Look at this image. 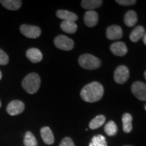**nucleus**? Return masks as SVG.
Segmentation results:
<instances>
[{
    "instance_id": "nucleus-21",
    "label": "nucleus",
    "mask_w": 146,
    "mask_h": 146,
    "mask_svg": "<svg viewBox=\"0 0 146 146\" xmlns=\"http://www.w3.org/2000/svg\"><path fill=\"white\" fill-rule=\"evenodd\" d=\"M106 117L104 115H98L95 117L89 123V128L91 129H96L104 124Z\"/></svg>"
},
{
    "instance_id": "nucleus-15",
    "label": "nucleus",
    "mask_w": 146,
    "mask_h": 146,
    "mask_svg": "<svg viewBox=\"0 0 146 146\" xmlns=\"http://www.w3.org/2000/svg\"><path fill=\"white\" fill-rule=\"evenodd\" d=\"M60 28L64 32L68 34L75 33L77 31V25L75 22L72 21H62L60 24Z\"/></svg>"
},
{
    "instance_id": "nucleus-9",
    "label": "nucleus",
    "mask_w": 146,
    "mask_h": 146,
    "mask_svg": "<svg viewBox=\"0 0 146 146\" xmlns=\"http://www.w3.org/2000/svg\"><path fill=\"white\" fill-rule=\"evenodd\" d=\"M106 36L110 40L120 39L123 36V30L118 25H112L108 27Z\"/></svg>"
},
{
    "instance_id": "nucleus-3",
    "label": "nucleus",
    "mask_w": 146,
    "mask_h": 146,
    "mask_svg": "<svg viewBox=\"0 0 146 146\" xmlns=\"http://www.w3.org/2000/svg\"><path fill=\"white\" fill-rule=\"evenodd\" d=\"M78 64L82 68L87 70H96L101 66L102 62L99 58L93 55L85 54L78 58Z\"/></svg>"
},
{
    "instance_id": "nucleus-19",
    "label": "nucleus",
    "mask_w": 146,
    "mask_h": 146,
    "mask_svg": "<svg viewBox=\"0 0 146 146\" xmlns=\"http://www.w3.org/2000/svg\"><path fill=\"white\" fill-rule=\"evenodd\" d=\"M132 120L133 117L130 114L125 113L123 114V118H122V121H123V129L125 133H129L131 132L133 129Z\"/></svg>"
},
{
    "instance_id": "nucleus-8",
    "label": "nucleus",
    "mask_w": 146,
    "mask_h": 146,
    "mask_svg": "<svg viewBox=\"0 0 146 146\" xmlns=\"http://www.w3.org/2000/svg\"><path fill=\"white\" fill-rule=\"evenodd\" d=\"M25 106L23 102L20 100H13L7 107V112L11 116H16L21 114L25 110Z\"/></svg>"
},
{
    "instance_id": "nucleus-28",
    "label": "nucleus",
    "mask_w": 146,
    "mask_h": 146,
    "mask_svg": "<svg viewBox=\"0 0 146 146\" xmlns=\"http://www.w3.org/2000/svg\"><path fill=\"white\" fill-rule=\"evenodd\" d=\"M143 43H144V44L146 45V33L143 36Z\"/></svg>"
},
{
    "instance_id": "nucleus-14",
    "label": "nucleus",
    "mask_w": 146,
    "mask_h": 146,
    "mask_svg": "<svg viewBox=\"0 0 146 146\" xmlns=\"http://www.w3.org/2000/svg\"><path fill=\"white\" fill-rule=\"evenodd\" d=\"M56 16L58 18L63 20V21L75 22L78 20V16L76 14L69 12L68 10H58L56 12Z\"/></svg>"
},
{
    "instance_id": "nucleus-1",
    "label": "nucleus",
    "mask_w": 146,
    "mask_h": 146,
    "mask_svg": "<svg viewBox=\"0 0 146 146\" xmlns=\"http://www.w3.org/2000/svg\"><path fill=\"white\" fill-rule=\"evenodd\" d=\"M104 92V89L102 84L98 82H92L82 89L81 98L85 102L94 103L102 99Z\"/></svg>"
},
{
    "instance_id": "nucleus-32",
    "label": "nucleus",
    "mask_w": 146,
    "mask_h": 146,
    "mask_svg": "<svg viewBox=\"0 0 146 146\" xmlns=\"http://www.w3.org/2000/svg\"><path fill=\"white\" fill-rule=\"evenodd\" d=\"M124 146H133V145H124Z\"/></svg>"
},
{
    "instance_id": "nucleus-6",
    "label": "nucleus",
    "mask_w": 146,
    "mask_h": 146,
    "mask_svg": "<svg viewBox=\"0 0 146 146\" xmlns=\"http://www.w3.org/2000/svg\"><path fill=\"white\" fill-rule=\"evenodd\" d=\"M131 91L138 100L146 101V84L141 81H136L131 86Z\"/></svg>"
},
{
    "instance_id": "nucleus-25",
    "label": "nucleus",
    "mask_w": 146,
    "mask_h": 146,
    "mask_svg": "<svg viewBox=\"0 0 146 146\" xmlns=\"http://www.w3.org/2000/svg\"><path fill=\"white\" fill-rule=\"evenodd\" d=\"M9 62V57L8 54L0 49V65H6Z\"/></svg>"
},
{
    "instance_id": "nucleus-23",
    "label": "nucleus",
    "mask_w": 146,
    "mask_h": 146,
    "mask_svg": "<svg viewBox=\"0 0 146 146\" xmlns=\"http://www.w3.org/2000/svg\"><path fill=\"white\" fill-rule=\"evenodd\" d=\"M104 131L108 136H114L117 133L118 127L114 121L110 120L105 125Z\"/></svg>"
},
{
    "instance_id": "nucleus-20",
    "label": "nucleus",
    "mask_w": 146,
    "mask_h": 146,
    "mask_svg": "<svg viewBox=\"0 0 146 146\" xmlns=\"http://www.w3.org/2000/svg\"><path fill=\"white\" fill-rule=\"evenodd\" d=\"M103 3L102 0H83L81 1V6L84 9L89 10H94L98 8Z\"/></svg>"
},
{
    "instance_id": "nucleus-18",
    "label": "nucleus",
    "mask_w": 146,
    "mask_h": 146,
    "mask_svg": "<svg viewBox=\"0 0 146 146\" xmlns=\"http://www.w3.org/2000/svg\"><path fill=\"white\" fill-rule=\"evenodd\" d=\"M125 24L129 27H132L137 22V16L136 12L133 10L128 11L124 17Z\"/></svg>"
},
{
    "instance_id": "nucleus-17",
    "label": "nucleus",
    "mask_w": 146,
    "mask_h": 146,
    "mask_svg": "<svg viewBox=\"0 0 146 146\" xmlns=\"http://www.w3.org/2000/svg\"><path fill=\"white\" fill-rule=\"evenodd\" d=\"M144 35H145V29L142 26H137L132 31L129 37L131 41L135 43L143 37Z\"/></svg>"
},
{
    "instance_id": "nucleus-5",
    "label": "nucleus",
    "mask_w": 146,
    "mask_h": 146,
    "mask_svg": "<svg viewBox=\"0 0 146 146\" xmlns=\"http://www.w3.org/2000/svg\"><path fill=\"white\" fill-rule=\"evenodd\" d=\"M21 33L31 39H36L41 34V30L39 27L29 25H23L20 27Z\"/></svg>"
},
{
    "instance_id": "nucleus-2",
    "label": "nucleus",
    "mask_w": 146,
    "mask_h": 146,
    "mask_svg": "<svg viewBox=\"0 0 146 146\" xmlns=\"http://www.w3.org/2000/svg\"><path fill=\"white\" fill-rule=\"evenodd\" d=\"M41 85V78L37 73L32 72L24 78L22 81V86L25 91L29 94H34L39 89Z\"/></svg>"
},
{
    "instance_id": "nucleus-13",
    "label": "nucleus",
    "mask_w": 146,
    "mask_h": 146,
    "mask_svg": "<svg viewBox=\"0 0 146 146\" xmlns=\"http://www.w3.org/2000/svg\"><path fill=\"white\" fill-rule=\"evenodd\" d=\"M41 136L43 141L47 145H52L54 143V137L50 127H44L41 129Z\"/></svg>"
},
{
    "instance_id": "nucleus-10",
    "label": "nucleus",
    "mask_w": 146,
    "mask_h": 146,
    "mask_svg": "<svg viewBox=\"0 0 146 146\" xmlns=\"http://www.w3.org/2000/svg\"><path fill=\"white\" fill-rule=\"evenodd\" d=\"M99 21L98 14L94 10H89L85 12L84 16V22L89 27H95Z\"/></svg>"
},
{
    "instance_id": "nucleus-29",
    "label": "nucleus",
    "mask_w": 146,
    "mask_h": 146,
    "mask_svg": "<svg viewBox=\"0 0 146 146\" xmlns=\"http://www.w3.org/2000/svg\"><path fill=\"white\" fill-rule=\"evenodd\" d=\"M1 77H2V74H1V71H0V80L1 79Z\"/></svg>"
},
{
    "instance_id": "nucleus-12",
    "label": "nucleus",
    "mask_w": 146,
    "mask_h": 146,
    "mask_svg": "<svg viewBox=\"0 0 146 146\" xmlns=\"http://www.w3.org/2000/svg\"><path fill=\"white\" fill-rule=\"evenodd\" d=\"M27 57L33 63H38L43 59V54L36 48H31L27 52Z\"/></svg>"
},
{
    "instance_id": "nucleus-7",
    "label": "nucleus",
    "mask_w": 146,
    "mask_h": 146,
    "mask_svg": "<svg viewBox=\"0 0 146 146\" xmlns=\"http://www.w3.org/2000/svg\"><path fill=\"white\" fill-rule=\"evenodd\" d=\"M129 78V70L126 66H118L114 71V78L115 82L118 84H123L127 81Z\"/></svg>"
},
{
    "instance_id": "nucleus-26",
    "label": "nucleus",
    "mask_w": 146,
    "mask_h": 146,
    "mask_svg": "<svg viewBox=\"0 0 146 146\" xmlns=\"http://www.w3.org/2000/svg\"><path fill=\"white\" fill-rule=\"evenodd\" d=\"M59 146H75L72 139L70 137H64L60 142Z\"/></svg>"
},
{
    "instance_id": "nucleus-24",
    "label": "nucleus",
    "mask_w": 146,
    "mask_h": 146,
    "mask_svg": "<svg viewBox=\"0 0 146 146\" xmlns=\"http://www.w3.org/2000/svg\"><path fill=\"white\" fill-rule=\"evenodd\" d=\"M24 144L25 146H37V141L35 137L30 131H27L24 138Z\"/></svg>"
},
{
    "instance_id": "nucleus-30",
    "label": "nucleus",
    "mask_w": 146,
    "mask_h": 146,
    "mask_svg": "<svg viewBox=\"0 0 146 146\" xmlns=\"http://www.w3.org/2000/svg\"><path fill=\"white\" fill-rule=\"evenodd\" d=\"M144 77H145V79L146 80V70L145 71V72H144Z\"/></svg>"
},
{
    "instance_id": "nucleus-16",
    "label": "nucleus",
    "mask_w": 146,
    "mask_h": 146,
    "mask_svg": "<svg viewBox=\"0 0 146 146\" xmlns=\"http://www.w3.org/2000/svg\"><path fill=\"white\" fill-rule=\"evenodd\" d=\"M0 3L9 10H17L22 5V1L20 0H1Z\"/></svg>"
},
{
    "instance_id": "nucleus-31",
    "label": "nucleus",
    "mask_w": 146,
    "mask_h": 146,
    "mask_svg": "<svg viewBox=\"0 0 146 146\" xmlns=\"http://www.w3.org/2000/svg\"><path fill=\"white\" fill-rule=\"evenodd\" d=\"M1 102L0 101V108H1Z\"/></svg>"
},
{
    "instance_id": "nucleus-11",
    "label": "nucleus",
    "mask_w": 146,
    "mask_h": 146,
    "mask_svg": "<svg viewBox=\"0 0 146 146\" xmlns=\"http://www.w3.org/2000/svg\"><path fill=\"white\" fill-rule=\"evenodd\" d=\"M110 51L113 54L117 56H123L127 54V47L123 42H114L110 47Z\"/></svg>"
},
{
    "instance_id": "nucleus-33",
    "label": "nucleus",
    "mask_w": 146,
    "mask_h": 146,
    "mask_svg": "<svg viewBox=\"0 0 146 146\" xmlns=\"http://www.w3.org/2000/svg\"><path fill=\"white\" fill-rule=\"evenodd\" d=\"M145 110H146V105H145Z\"/></svg>"
},
{
    "instance_id": "nucleus-22",
    "label": "nucleus",
    "mask_w": 146,
    "mask_h": 146,
    "mask_svg": "<svg viewBox=\"0 0 146 146\" xmlns=\"http://www.w3.org/2000/svg\"><path fill=\"white\" fill-rule=\"evenodd\" d=\"M89 146H108V143L104 136L98 135L92 138Z\"/></svg>"
},
{
    "instance_id": "nucleus-4",
    "label": "nucleus",
    "mask_w": 146,
    "mask_h": 146,
    "mask_svg": "<svg viewBox=\"0 0 146 146\" xmlns=\"http://www.w3.org/2000/svg\"><path fill=\"white\" fill-rule=\"evenodd\" d=\"M54 45L57 48L64 51H70L72 50L74 46V41L63 35H58L55 38Z\"/></svg>"
},
{
    "instance_id": "nucleus-27",
    "label": "nucleus",
    "mask_w": 146,
    "mask_h": 146,
    "mask_svg": "<svg viewBox=\"0 0 146 146\" xmlns=\"http://www.w3.org/2000/svg\"><path fill=\"white\" fill-rule=\"evenodd\" d=\"M116 2L120 5L128 6V5H134L136 3V1L135 0H116Z\"/></svg>"
}]
</instances>
